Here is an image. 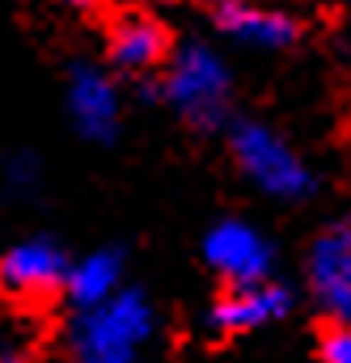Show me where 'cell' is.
I'll return each mask as SVG.
<instances>
[{"label":"cell","mask_w":351,"mask_h":363,"mask_svg":"<svg viewBox=\"0 0 351 363\" xmlns=\"http://www.w3.org/2000/svg\"><path fill=\"white\" fill-rule=\"evenodd\" d=\"M72 114L85 135H110L114 131V93L97 72H77L72 81Z\"/></svg>","instance_id":"obj_11"},{"label":"cell","mask_w":351,"mask_h":363,"mask_svg":"<svg viewBox=\"0 0 351 363\" xmlns=\"http://www.w3.org/2000/svg\"><path fill=\"white\" fill-rule=\"evenodd\" d=\"M119 283H123V254L119 250H97V254H85L81 262H72L64 296L85 313V308L106 304L119 291Z\"/></svg>","instance_id":"obj_10"},{"label":"cell","mask_w":351,"mask_h":363,"mask_svg":"<svg viewBox=\"0 0 351 363\" xmlns=\"http://www.w3.org/2000/svg\"><path fill=\"white\" fill-rule=\"evenodd\" d=\"M288 308H292V287H284L266 274L254 283L225 287L220 300L212 304L207 321L216 325V334H250V330H263L271 321H279Z\"/></svg>","instance_id":"obj_7"},{"label":"cell","mask_w":351,"mask_h":363,"mask_svg":"<svg viewBox=\"0 0 351 363\" xmlns=\"http://www.w3.org/2000/svg\"><path fill=\"white\" fill-rule=\"evenodd\" d=\"M216 26L250 47H292L301 38V21L279 13V9H263L254 0H220L216 4Z\"/></svg>","instance_id":"obj_9"},{"label":"cell","mask_w":351,"mask_h":363,"mask_svg":"<svg viewBox=\"0 0 351 363\" xmlns=\"http://www.w3.org/2000/svg\"><path fill=\"white\" fill-rule=\"evenodd\" d=\"M153 330V308L140 291H114L106 304L85 308L72 330L77 363H136V347Z\"/></svg>","instance_id":"obj_1"},{"label":"cell","mask_w":351,"mask_h":363,"mask_svg":"<svg viewBox=\"0 0 351 363\" xmlns=\"http://www.w3.org/2000/svg\"><path fill=\"white\" fill-rule=\"evenodd\" d=\"M305 283L326 321H351V216L330 220L305 254Z\"/></svg>","instance_id":"obj_4"},{"label":"cell","mask_w":351,"mask_h":363,"mask_svg":"<svg viewBox=\"0 0 351 363\" xmlns=\"http://www.w3.org/2000/svg\"><path fill=\"white\" fill-rule=\"evenodd\" d=\"M157 4H190V0H157Z\"/></svg>","instance_id":"obj_15"},{"label":"cell","mask_w":351,"mask_h":363,"mask_svg":"<svg viewBox=\"0 0 351 363\" xmlns=\"http://www.w3.org/2000/svg\"><path fill=\"white\" fill-rule=\"evenodd\" d=\"M229 148H233V161L246 178L254 182L259 190H266L271 199H305L313 190V174L301 165V157L279 140L271 135L263 123H237L233 135H229Z\"/></svg>","instance_id":"obj_3"},{"label":"cell","mask_w":351,"mask_h":363,"mask_svg":"<svg viewBox=\"0 0 351 363\" xmlns=\"http://www.w3.org/2000/svg\"><path fill=\"white\" fill-rule=\"evenodd\" d=\"M0 363H30V359H26L21 351H13L9 342H0Z\"/></svg>","instance_id":"obj_13"},{"label":"cell","mask_w":351,"mask_h":363,"mask_svg":"<svg viewBox=\"0 0 351 363\" xmlns=\"http://www.w3.org/2000/svg\"><path fill=\"white\" fill-rule=\"evenodd\" d=\"M318 363H351V321H326L322 325Z\"/></svg>","instance_id":"obj_12"},{"label":"cell","mask_w":351,"mask_h":363,"mask_svg":"<svg viewBox=\"0 0 351 363\" xmlns=\"http://www.w3.org/2000/svg\"><path fill=\"white\" fill-rule=\"evenodd\" d=\"M68 4H77V9H106V4H114V0H68Z\"/></svg>","instance_id":"obj_14"},{"label":"cell","mask_w":351,"mask_h":363,"mask_svg":"<svg viewBox=\"0 0 351 363\" xmlns=\"http://www.w3.org/2000/svg\"><path fill=\"white\" fill-rule=\"evenodd\" d=\"M203 262L220 274L225 287H237V283H254L271 274V245L266 237L246 224V220H220L207 241H203Z\"/></svg>","instance_id":"obj_6"},{"label":"cell","mask_w":351,"mask_h":363,"mask_svg":"<svg viewBox=\"0 0 351 363\" xmlns=\"http://www.w3.org/2000/svg\"><path fill=\"white\" fill-rule=\"evenodd\" d=\"M68 271L72 258L51 237H30L0 254V291L17 308H47L64 296Z\"/></svg>","instance_id":"obj_2"},{"label":"cell","mask_w":351,"mask_h":363,"mask_svg":"<svg viewBox=\"0 0 351 363\" xmlns=\"http://www.w3.org/2000/svg\"><path fill=\"white\" fill-rule=\"evenodd\" d=\"M174 38L153 13H119L106 26V55L123 72H153L170 60Z\"/></svg>","instance_id":"obj_8"},{"label":"cell","mask_w":351,"mask_h":363,"mask_svg":"<svg viewBox=\"0 0 351 363\" xmlns=\"http://www.w3.org/2000/svg\"><path fill=\"white\" fill-rule=\"evenodd\" d=\"M166 89H170L174 106L182 110V118H186L190 127H216V123L225 118V106H229V77H225L220 60H216L212 51H203V47L178 51Z\"/></svg>","instance_id":"obj_5"}]
</instances>
